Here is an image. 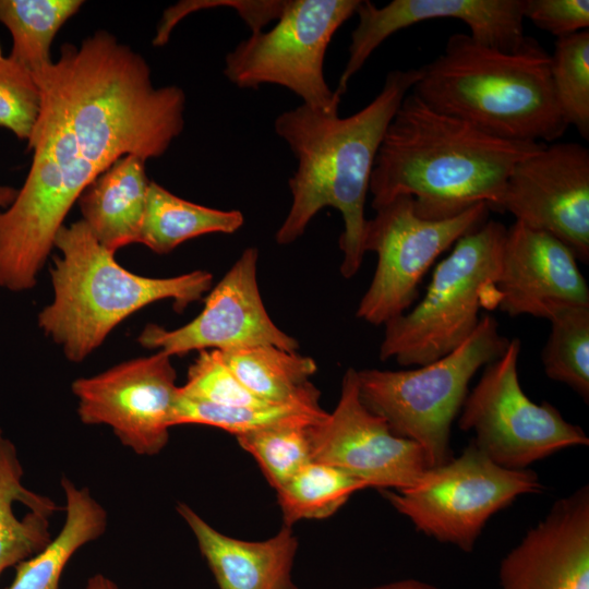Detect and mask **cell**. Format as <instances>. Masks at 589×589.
I'll return each mask as SVG.
<instances>
[{"label":"cell","instance_id":"6da1fadb","mask_svg":"<svg viewBox=\"0 0 589 589\" xmlns=\"http://www.w3.org/2000/svg\"><path fill=\"white\" fill-rule=\"evenodd\" d=\"M36 81L43 101L27 142L31 168L0 211V267L26 278L41 271L86 187L123 156H163L185 109L180 87H155L146 60L103 29L63 44Z\"/></svg>","mask_w":589,"mask_h":589},{"label":"cell","instance_id":"7a4b0ae2","mask_svg":"<svg viewBox=\"0 0 589 589\" xmlns=\"http://www.w3.org/2000/svg\"><path fill=\"white\" fill-rule=\"evenodd\" d=\"M543 145L495 137L434 110L410 91L378 148L371 206L407 195L416 213L431 220L455 217L480 203L493 211L514 167Z\"/></svg>","mask_w":589,"mask_h":589},{"label":"cell","instance_id":"3957f363","mask_svg":"<svg viewBox=\"0 0 589 589\" xmlns=\"http://www.w3.org/2000/svg\"><path fill=\"white\" fill-rule=\"evenodd\" d=\"M417 79V69L388 72L378 94L348 117L302 104L275 119L276 134L298 160L288 181L291 205L275 237L278 244L296 241L321 209L333 207L344 220L340 273L345 278L357 274L365 254L364 207L375 158L390 120Z\"/></svg>","mask_w":589,"mask_h":589},{"label":"cell","instance_id":"277c9868","mask_svg":"<svg viewBox=\"0 0 589 589\" xmlns=\"http://www.w3.org/2000/svg\"><path fill=\"white\" fill-rule=\"evenodd\" d=\"M550 65L551 56L537 40L505 52L456 33L437 57L417 69L411 93L434 110L495 137L545 144L568 129Z\"/></svg>","mask_w":589,"mask_h":589},{"label":"cell","instance_id":"5b68a950","mask_svg":"<svg viewBox=\"0 0 589 589\" xmlns=\"http://www.w3.org/2000/svg\"><path fill=\"white\" fill-rule=\"evenodd\" d=\"M53 248L60 255L50 269L53 299L38 314V326L65 358L81 362L131 314L171 299L177 312L211 290L213 276L193 271L173 277L129 272L104 248L81 219L63 225Z\"/></svg>","mask_w":589,"mask_h":589},{"label":"cell","instance_id":"8992f818","mask_svg":"<svg viewBox=\"0 0 589 589\" xmlns=\"http://www.w3.org/2000/svg\"><path fill=\"white\" fill-rule=\"evenodd\" d=\"M507 228L486 220L461 237L434 268L423 298L385 324L381 360L423 365L460 346L480 322V309H495L496 283Z\"/></svg>","mask_w":589,"mask_h":589},{"label":"cell","instance_id":"52a82bcc","mask_svg":"<svg viewBox=\"0 0 589 589\" xmlns=\"http://www.w3.org/2000/svg\"><path fill=\"white\" fill-rule=\"evenodd\" d=\"M509 341L495 317L483 314L460 346L430 363L405 371H357L360 399L394 434L419 444L430 468L437 467L452 458L450 428L469 382L500 358Z\"/></svg>","mask_w":589,"mask_h":589},{"label":"cell","instance_id":"ba28073f","mask_svg":"<svg viewBox=\"0 0 589 589\" xmlns=\"http://www.w3.org/2000/svg\"><path fill=\"white\" fill-rule=\"evenodd\" d=\"M361 0H287L275 25L251 33L225 57L224 75L240 88L283 86L303 105L338 111L341 96L324 75L326 50Z\"/></svg>","mask_w":589,"mask_h":589},{"label":"cell","instance_id":"9c48e42d","mask_svg":"<svg viewBox=\"0 0 589 589\" xmlns=\"http://www.w3.org/2000/svg\"><path fill=\"white\" fill-rule=\"evenodd\" d=\"M541 490L536 472L501 467L471 441L458 457L429 468L413 486L381 491L418 530L471 552L495 513Z\"/></svg>","mask_w":589,"mask_h":589},{"label":"cell","instance_id":"30bf717a","mask_svg":"<svg viewBox=\"0 0 589 589\" xmlns=\"http://www.w3.org/2000/svg\"><path fill=\"white\" fill-rule=\"evenodd\" d=\"M521 344L510 339L506 351L484 366L467 395L458 420L462 431L496 465L525 469L532 462L573 446H587L586 433L567 422L548 401L533 402L518 378Z\"/></svg>","mask_w":589,"mask_h":589},{"label":"cell","instance_id":"8fae6325","mask_svg":"<svg viewBox=\"0 0 589 589\" xmlns=\"http://www.w3.org/2000/svg\"><path fill=\"white\" fill-rule=\"evenodd\" d=\"M374 211L366 220L363 249L376 253L377 264L357 316L385 325L410 308L428 269L461 237L483 225L489 208L480 203L455 217L431 220L416 213L412 197L400 195Z\"/></svg>","mask_w":589,"mask_h":589},{"label":"cell","instance_id":"7c38bea8","mask_svg":"<svg viewBox=\"0 0 589 589\" xmlns=\"http://www.w3.org/2000/svg\"><path fill=\"white\" fill-rule=\"evenodd\" d=\"M171 356L158 351L119 363L72 383L84 424L107 425L120 443L141 456L159 454L173 426L180 386Z\"/></svg>","mask_w":589,"mask_h":589},{"label":"cell","instance_id":"4fadbf2b","mask_svg":"<svg viewBox=\"0 0 589 589\" xmlns=\"http://www.w3.org/2000/svg\"><path fill=\"white\" fill-rule=\"evenodd\" d=\"M493 211L548 232L589 261V149L575 142L544 144L509 173Z\"/></svg>","mask_w":589,"mask_h":589},{"label":"cell","instance_id":"5bb4252c","mask_svg":"<svg viewBox=\"0 0 589 589\" xmlns=\"http://www.w3.org/2000/svg\"><path fill=\"white\" fill-rule=\"evenodd\" d=\"M312 458L365 482L369 488L401 491L419 482L430 468L423 449L397 436L359 396L357 371L342 377L338 402L310 429Z\"/></svg>","mask_w":589,"mask_h":589},{"label":"cell","instance_id":"9a60e30c","mask_svg":"<svg viewBox=\"0 0 589 589\" xmlns=\"http://www.w3.org/2000/svg\"><path fill=\"white\" fill-rule=\"evenodd\" d=\"M257 261V249L247 248L209 290L196 317L175 329L148 324L137 341L171 357L193 350L225 351L262 345L297 351L298 341L274 324L264 306L256 278Z\"/></svg>","mask_w":589,"mask_h":589},{"label":"cell","instance_id":"2e32d148","mask_svg":"<svg viewBox=\"0 0 589 589\" xmlns=\"http://www.w3.org/2000/svg\"><path fill=\"white\" fill-rule=\"evenodd\" d=\"M525 0H393L376 7L361 0L356 14L358 25L351 33L348 60L336 93L342 96L351 77L364 65L373 51L389 36L413 24L429 20H458L469 28L479 44L516 52L534 38L525 34Z\"/></svg>","mask_w":589,"mask_h":589},{"label":"cell","instance_id":"e0dca14e","mask_svg":"<svg viewBox=\"0 0 589 589\" xmlns=\"http://www.w3.org/2000/svg\"><path fill=\"white\" fill-rule=\"evenodd\" d=\"M500 589H589V488L556 501L502 560Z\"/></svg>","mask_w":589,"mask_h":589},{"label":"cell","instance_id":"ac0fdd59","mask_svg":"<svg viewBox=\"0 0 589 589\" xmlns=\"http://www.w3.org/2000/svg\"><path fill=\"white\" fill-rule=\"evenodd\" d=\"M496 289L497 308L509 316L546 318L557 305H589L588 285L573 251L518 221L506 230Z\"/></svg>","mask_w":589,"mask_h":589},{"label":"cell","instance_id":"d6986e66","mask_svg":"<svg viewBox=\"0 0 589 589\" xmlns=\"http://www.w3.org/2000/svg\"><path fill=\"white\" fill-rule=\"evenodd\" d=\"M177 512L219 589H298L291 573L299 543L291 527L263 541H245L221 533L184 503Z\"/></svg>","mask_w":589,"mask_h":589},{"label":"cell","instance_id":"ffe728a7","mask_svg":"<svg viewBox=\"0 0 589 589\" xmlns=\"http://www.w3.org/2000/svg\"><path fill=\"white\" fill-rule=\"evenodd\" d=\"M145 159L127 155L100 173L80 195L82 220L108 251L140 243L149 180Z\"/></svg>","mask_w":589,"mask_h":589},{"label":"cell","instance_id":"44dd1931","mask_svg":"<svg viewBox=\"0 0 589 589\" xmlns=\"http://www.w3.org/2000/svg\"><path fill=\"white\" fill-rule=\"evenodd\" d=\"M15 445L0 428V577L52 540L50 517L61 507L23 484Z\"/></svg>","mask_w":589,"mask_h":589},{"label":"cell","instance_id":"7402d4cb","mask_svg":"<svg viewBox=\"0 0 589 589\" xmlns=\"http://www.w3.org/2000/svg\"><path fill=\"white\" fill-rule=\"evenodd\" d=\"M61 488L65 498L62 528L43 551L15 566V577L7 589H60L71 557L105 533L107 512L89 489L77 486L67 477H62Z\"/></svg>","mask_w":589,"mask_h":589},{"label":"cell","instance_id":"603a6c76","mask_svg":"<svg viewBox=\"0 0 589 589\" xmlns=\"http://www.w3.org/2000/svg\"><path fill=\"white\" fill-rule=\"evenodd\" d=\"M244 223L240 211H221L183 200L155 181L147 191L140 243L166 254L179 244L207 233H233Z\"/></svg>","mask_w":589,"mask_h":589},{"label":"cell","instance_id":"cb8c5ba5","mask_svg":"<svg viewBox=\"0 0 589 589\" xmlns=\"http://www.w3.org/2000/svg\"><path fill=\"white\" fill-rule=\"evenodd\" d=\"M320 390L311 383L301 394L287 401L225 407L183 397L179 389L173 426L208 425L237 436L284 425H313L327 416L320 405Z\"/></svg>","mask_w":589,"mask_h":589},{"label":"cell","instance_id":"d4e9b609","mask_svg":"<svg viewBox=\"0 0 589 589\" xmlns=\"http://www.w3.org/2000/svg\"><path fill=\"white\" fill-rule=\"evenodd\" d=\"M220 358L255 397L283 402L301 394L316 372V362L306 356L272 345L219 351Z\"/></svg>","mask_w":589,"mask_h":589},{"label":"cell","instance_id":"484cf974","mask_svg":"<svg viewBox=\"0 0 589 589\" xmlns=\"http://www.w3.org/2000/svg\"><path fill=\"white\" fill-rule=\"evenodd\" d=\"M81 0H0V23L12 38L9 57L35 79L52 64L51 44Z\"/></svg>","mask_w":589,"mask_h":589},{"label":"cell","instance_id":"4316f807","mask_svg":"<svg viewBox=\"0 0 589 589\" xmlns=\"http://www.w3.org/2000/svg\"><path fill=\"white\" fill-rule=\"evenodd\" d=\"M369 485L344 471L312 460L276 491L284 526L301 519H323L334 515L357 491Z\"/></svg>","mask_w":589,"mask_h":589},{"label":"cell","instance_id":"83f0119b","mask_svg":"<svg viewBox=\"0 0 589 589\" xmlns=\"http://www.w3.org/2000/svg\"><path fill=\"white\" fill-rule=\"evenodd\" d=\"M549 338L542 349L544 372L553 381L589 399V305L562 304L553 308Z\"/></svg>","mask_w":589,"mask_h":589},{"label":"cell","instance_id":"f1b7e54d","mask_svg":"<svg viewBox=\"0 0 589 589\" xmlns=\"http://www.w3.org/2000/svg\"><path fill=\"white\" fill-rule=\"evenodd\" d=\"M554 96L567 127L589 139V31L557 38L551 56Z\"/></svg>","mask_w":589,"mask_h":589},{"label":"cell","instance_id":"f546056e","mask_svg":"<svg viewBox=\"0 0 589 589\" xmlns=\"http://www.w3.org/2000/svg\"><path fill=\"white\" fill-rule=\"evenodd\" d=\"M314 425V424H313ZM312 425H284L236 436L241 448L257 462L275 491L313 460Z\"/></svg>","mask_w":589,"mask_h":589},{"label":"cell","instance_id":"4dcf8cb0","mask_svg":"<svg viewBox=\"0 0 589 589\" xmlns=\"http://www.w3.org/2000/svg\"><path fill=\"white\" fill-rule=\"evenodd\" d=\"M41 89L35 76L0 48V127L28 142L41 108Z\"/></svg>","mask_w":589,"mask_h":589},{"label":"cell","instance_id":"1f68e13d","mask_svg":"<svg viewBox=\"0 0 589 589\" xmlns=\"http://www.w3.org/2000/svg\"><path fill=\"white\" fill-rule=\"evenodd\" d=\"M180 395L225 407L264 404L249 392L220 358L217 350H202L188 370Z\"/></svg>","mask_w":589,"mask_h":589},{"label":"cell","instance_id":"d6a6232c","mask_svg":"<svg viewBox=\"0 0 589 589\" xmlns=\"http://www.w3.org/2000/svg\"><path fill=\"white\" fill-rule=\"evenodd\" d=\"M287 0H187L169 7L163 14L153 39L155 46L165 45L172 28L185 15L203 9L230 8L238 12L251 33L263 31L271 22L277 21L285 10Z\"/></svg>","mask_w":589,"mask_h":589},{"label":"cell","instance_id":"836d02e7","mask_svg":"<svg viewBox=\"0 0 589 589\" xmlns=\"http://www.w3.org/2000/svg\"><path fill=\"white\" fill-rule=\"evenodd\" d=\"M525 20L557 38L588 29V0H525Z\"/></svg>","mask_w":589,"mask_h":589},{"label":"cell","instance_id":"e575fe53","mask_svg":"<svg viewBox=\"0 0 589 589\" xmlns=\"http://www.w3.org/2000/svg\"><path fill=\"white\" fill-rule=\"evenodd\" d=\"M365 589H441L435 585L419 579L407 578Z\"/></svg>","mask_w":589,"mask_h":589},{"label":"cell","instance_id":"d590c367","mask_svg":"<svg viewBox=\"0 0 589 589\" xmlns=\"http://www.w3.org/2000/svg\"><path fill=\"white\" fill-rule=\"evenodd\" d=\"M84 589H124V588H121L116 581L105 576L104 574H95L87 579Z\"/></svg>","mask_w":589,"mask_h":589},{"label":"cell","instance_id":"8d00e7d4","mask_svg":"<svg viewBox=\"0 0 589 589\" xmlns=\"http://www.w3.org/2000/svg\"><path fill=\"white\" fill-rule=\"evenodd\" d=\"M17 192L19 189L0 183V208L4 209L10 206Z\"/></svg>","mask_w":589,"mask_h":589}]
</instances>
